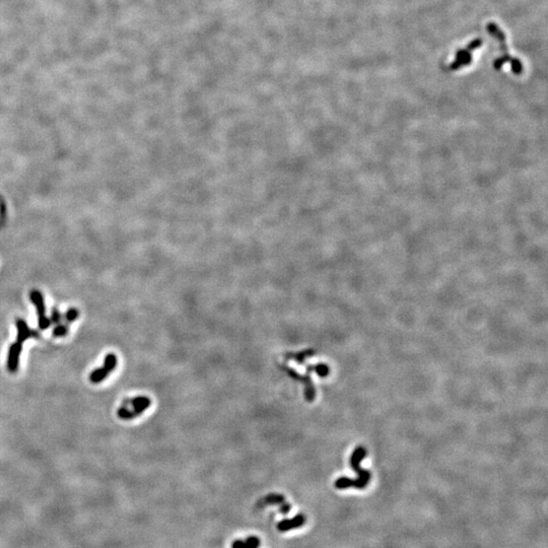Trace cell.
I'll use <instances>...</instances> for the list:
<instances>
[{
  "instance_id": "11",
  "label": "cell",
  "mask_w": 548,
  "mask_h": 548,
  "mask_svg": "<svg viewBox=\"0 0 548 548\" xmlns=\"http://www.w3.org/2000/svg\"><path fill=\"white\" fill-rule=\"evenodd\" d=\"M487 31L488 33L494 37L500 44L502 43H505L506 42V36L504 34V32L500 30L494 22H488L487 25Z\"/></svg>"
},
{
  "instance_id": "3",
  "label": "cell",
  "mask_w": 548,
  "mask_h": 548,
  "mask_svg": "<svg viewBox=\"0 0 548 548\" xmlns=\"http://www.w3.org/2000/svg\"><path fill=\"white\" fill-rule=\"evenodd\" d=\"M282 370L285 373H288V375L291 376L293 379H295L297 381H300L301 383L304 384V386H305V397H306V400L308 402H313L315 400L316 390H315V386L313 384V381L311 379V376H310L311 372L307 371V374L302 376L298 372L293 370L292 368L282 367Z\"/></svg>"
},
{
  "instance_id": "13",
  "label": "cell",
  "mask_w": 548,
  "mask_h": 548,
  "mask_svg": "<svg viewBox=\"0 0 548 548\" xmlns=\"http://www.w3.org/2000/svg\"><path fill=\"white\" fill-rule=\"evenodd\" d=\"M456 61H458L462 66H468L472 61V55L467 50H460L456 54Z\"/></svg>"
},
{
  "instance_id": "16",
  "label": "cell",
  "mask_w": 548,
  "mask_h": 548,
  "mask_svg": "<svg viewBox=\"0 0 548 548\" xmlns=\"http://www.w3.org/2000/svg\"><path fill=\"white\" fill-rule=\"evenodd\" d=\"M511 65H512V70L513 73L517 76L521 75L523 73V65H522V62L517 59V58H514L511 60Z\"/></svg>"
},
{
  "instance_id": "8",
  "label": "cell",
  "mask_w": 548,
  "mask_h": 548,
  "mask_svg": "<svg viewBox=\"0 0 548 548\" xmlns=\"http://www.w3.org/2000/svg\"><path fill=\"white\" fill-rule=\"evenodd\" d=\"M306 524V517L302 514L295 516L292 519H287L277 524V529L280 532H287L296 528H300Z\"/></svg>"
},
{
  "instance_id": "20",
  "label": "cell",
  "mask_w": 548,
  "mask_h": 548,
  "mask_svg": "<svg viewBox=\"0 0 548 548\" xmlns=\"http://www.w3.org/2000/svg\"><path fill=\"white\" fill-rule=\"evenodd\" d=\"M507 62H508V60H507L504 56H503V57H499V58H497V59L494 61V68H495L496 70H499L500 68L503 67V65H504L505 63H507Z\"/></svg>"
},
{
  "instance_id": "2",
  "label": "cell",
  "mask_w": 548,
  "mask_h": 548,
  "mask_svg": "<svg viewBox=\"0 0 548 548\" xmlns=\"http://www.w3.org/2000/svg\"><path fill=\"white\" fill-rule=\"evenodd\" d=\"M152 399L148 396H136L130 400L124 401L118 409L117 415L123 420H130L138 417L151 407Z\"/></svg>"
},
{
  "instance_id": "10",
  "label": "cell",
  "mask_w": 548,
  "mask_h": 548,
  "mask_svg": "<svg viewBox=\"0 0 548 548\" xmlns=\"http://www.w3.org/2000/svg\"><path fill=\"white\" fill-rule=\"evenodd\" d=\"M315 353H316L315 350L308 349V350H304V351H301V352H298V353H290V354H287V356H289L288 359L294 360V361L298 362L299 364H303L307 359L311 357Z\"/></svg>"
},
{
  "instance_id": "9",
  "label": "cell",
  "mask_w": 548,
  "mask_h": 548,
  "mask_svg": "<svg viewBox=\"0 0 548 548\" xmlns=\"http://www.w3.org/2000/svg\"><path fill=\"white\" fill-rule=\"evenodd\" d=\"M285 502V497L282 495V494H279V493H269L268 495H266L265 497H263L262 499H260L259 502L257 503V507L258 508H263V507H266V506H271V505H282L283 503Z\"/></svg>"
},
{
  "instance_id": "17",
  "label": "cell",
  "mask_w": 548,
  "mask_h": 548,
  "mask_svg": "<svg viewBox=\"0 0 548 548\" xmlns=\"http://www.w3.org/2000/svg\"><path fill=\"white\" fill-rule=\"evenodd\" d=\"M62 319H63V316H62V314L58 311V309H57V308H53L52 313H51V319H50L51 324L58 325V324L61 323Z\"/></svg>"
},
{
  "instance_id": "18",
  "label": "cell",
  "mask_w": 548,
  "mask_h": 548,
  "mask_svg": "<svg viewBox=\"0 0 548 548\" xmlns=\"http://www.w3.org/2000/svg\"><path fill=\"white\" fill-rule=\"evenodd\" d=\"M245 543L248 545L249 548H258L260 546V540L259 538L255 536H250L246 539Z\"/></svg>"
},
{
  "instance_id": "14",
  "label": "cell",
  "mask_w": 548,
  "mask_h": 548,
  "mask_svg": "<svg viewBox=\"0 0 548 548\" xmlns=\"http://www.w3.org/2000/svg\"><path fill=\"white\" fill-rule=\"evenodd\" d=\"M78 316H79L78 310L76 308H71L65 313V315L63 316V319L65 320V323L69 325L70 323L75 322L78 318Z\"/></svg>"
},
{
  "instance_id": "21",
  "label": "cell",
  "mask_w": 548,
  "mask_h": 548,
  "mask_svg": "<svg viewBox=\"0 0 548 548\" xmlns=\"http://www.w3.org/2000/svg\"><path fill=\"white\" fill-rule=\"evenodd\" d=\"M291 509H292L291 505H290L289 503H287V502H284L282 505L279 506V510H280V513H281L282 515H287V514H289L290 511H291Z\"/></svg>"
},
{
  "instance_id": "15",
  "label": "cell",
  "mask_w": 548,
  "mask_h": 548,
  "mask_svg": "<svg viewBox=\"0 0 548 548\" xmlns=\"http://www.w3.org/2000/svg\"><path fill=\"white\" fill-rule=\"evenodd\" d=\"M68 329H69V325L68 324H58L55 326L54 330H53V336L54 337H64L67 335L68 333Z\"/></svg>"
},
{
  "instance_id": "19",
  "label": "cell",
  "mask_w": 548,
  "mask_h": 548,
  "mask_svg": "<svg viewBox=\"0 0 548 548\" xmlns=\"http://www.w3.org/2000/svg\"><path fill=\"white\" fill-rule=\"evenodd\" d=\"M481 45H482V41H481L480 39H476V40H473V41H472L471 43H469V45L467 46V48H466V50H467V51H469V52H470V51H473V50H475V49H477V48H479V47H480Z\"/></svg>"
},
{
  "instance_id": "5",
  "label": "cell",
  "mask_w": 548,
  "mask_h": 548,
  "mask_svg": "<svg viewBox=\"0 0 548 548\" xmlns=\"http://www.w3.org/2000/svg\"><path fill=\"white\" fill-rule=\"evenodd\" d=\"M30 298L37 310L39 328L41 330L48 329L51 326V321L46 316V306H45V301L42 294L37 290H33L30 294Z\"/></svg>"
},
{
  "instance_id": "6",
  "label": "cell",
  "mask_w": 548,
  "mask_h": 548,
  "mask_svg": "<svg viewBox=\"0 0 548 548\" xmlns=\"http://www.w3.org/2000/svg\"><path fill=\"white\" fill-rule=\"evenodd\" d=\"M16 329H17V336L16 341L19 343H23L29 338H38L39 332L31 329L27 322L22 319L16 320Z\"/></svg>"
},
{
  "instance_id": "12",
  "label": "cell",
  "mask_w": 548,
  "mask_h": 548,
  "mask_svg": "<svg viewBox=\"0 0 548 548\" xmlns=\"http://www.w3.org/2000/svg\"><path fill=\"white\" fill-rule=\"evenodd\" d=\"M307 371L309 372H316L317 375L321 378H325L330 373V368L326 364H317V365H309L307 367Z\"/></svg>"
},
{
  "instance_id": "1",
  "label": "cell",
  "mask_w": 548,
  "mask_h": 548,
  "mask_svg": "<svg viewBox=\"0 0 548 548\" xmlns=\"http://www.w3.org/2000/svg\"><path fill=\"white\" fill-rule=\"evenodd\" d=\"M366 456H367V450L362 446L357 447L352 452L350 457V466L353 469V471L356 472L359 476H357V478L355 479H351L348 477H339L334 483L336 488L345 489L349 487H354L357 489H364L369 484L372 477V474L369 470L364 469L361 466V463L366 458Z\"/></svg>"
},
{
  "instance_id": "7",
  "label": "cell",
  "mask_w": 548,
  "mask_h": 548,
  "mask_svg": "<svg viewBox=\"0 0 548 548\" xmlns=\"http://www.w3.org/2000/svg\"><path fill=\"white\" fill-rule=\"evenodd\" d=\"M22 350V343L14 342L10 345L8 350V356H7V369L10 373H15L18 369L19 364V355Z\"/></svg>"
},
{
  "instance_id": "4",
  "label": "cell",
  "mask_w": 548,
  "mask_h": 548,
  "mask_svg": "<svg viewBox=\"0 0 548 548\" xmlns=\"http://www.w3.org/2000/svg\"><path fill=\"white\" fill-rule=\"evenodd\" d=\"M117 367V356L114 353L106 355L104 367L94 370L89 375V381L92 384H99L109 376Z\"/></svg>"
}]
</instances>
